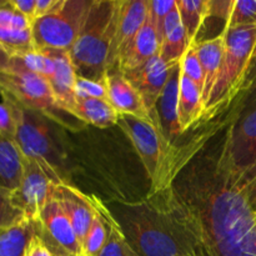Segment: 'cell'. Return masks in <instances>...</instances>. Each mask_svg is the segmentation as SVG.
<instances>
[{"instance_id":"2","label":"cell","mask_w":256,"mask_h":256,"mask_svg":"<svg viewBox=\"0 0 256 256\" xmlns=\"http://www.w3.org/2000/svg\"><path fill=\"white\" fill-rule=\"evenodd\" d=\"M119 0H92L82 30L69 52L78 76L104 79L116 32Z\"/></svg>"},{"instance_id":"30","label":"cell","mask_w":256,"mask_h":256,"mask_svg":"<svg viewBox=\"0 0 256 256\" xmlns=\"http://www.w3.org/2000/svg\"><path fill=\"white\" fill-rule=\"evenodd\" d=\"M182 70L189 79H192L198 86L204 92V72H202V64H200L199 56L196 52V44L189 45L185 52L184 56L182 58Z\"/></svg>"},{"instance_id":"11","label":"cell","mask_w":256,"mask_h":256,"mask_svg":"<svg viewBox=\"0 0 256 256\" xmlns=\"http://www.w3.org/2000/svg\"><path fill=\"white\" fill-rule=\"evenodd\" d=\"M149 0H119L116 32L109 58V70L116 69L119 60L130 49L148 19Z\"/></svg>"},{"instance_id":"6","label":"cell","mask_w":256,"mask_h":256,"mask_svg":"<svg viewBox=\"0 0 256 256\" xmlns=\"http://www.w3.org/2000/svg\"><path fill=\"white\" fill-rule=\"evenodd\" d=\"M242 100L218 154L220 168L239 184L256 169V89Z\"/></svg>"},{"instance_id":"13","label":"cell","mask_w":256,"mask_h":256,"mask_svg":"<svg viewBox=\"0 0 256 256\" xmlns=\"http://www.w3.org/2000/svg\"><path fill=\"white\" fill-rule=\"evenodd\" d=\"M52 196L58 200L62 209L69 218L75 234L82 245L95 215L92 196L82 194L69 182H60L55 185Z\"/></svg>"},{"instance_id":"14","label":"cell","mask_w":256,"mask_h":256,"mask_svg":"<svg viewBox=\"0 0 256 256\" xmlns=\"http://www.w3.org/2000/svg\"><path fill=\"white\" fill-rule=\"evenodd\" d=\"M106 84L109 102L116 110L118 114L132 115L152 122L142 95L122 72L118 69L108 72Z\"/></svg>"},{"instance_id":"35","label":"cell","mask_w":256,"mask_h":256,"mask_svg":"<svg viewBox=\"0 0 256 256\" xmlns=\"http://www.w3.org/2000/svg\"><path fill=\"white\" fill-rule=\"evenodd\" d=\"M240 186L245 199L249 202L254 214H256V169L240 184Z\"/></svg>"},{"instance_id":"36","label":"cell","mask_w":256,"mask_h":256,"mask_svg":"<svg viewBox=\"0 0 256 256\" xmlns=\"http://www.w3.org/2000/svg\"><path fill=\"white\" fill-rule=\"evenodd\" d=\"M10 4L24 16L32 22L35 20V6H36V0H10Z\"/></svg>"},{"instance_id":"4","label":"cell","mask_w":256,"mask_h":256,"mask_svg":"<svg viewBox=\"0 0 256 256\" xmlns=\"http://www.w3.org/2000/svg\"><path fill=\"white\" fill-rule=\"evenodd\" d=\"M222 32L225 35L224 59L216 82L205 104L204 118L215 115L238 96L256 46V25L225 26Z\"/></svg>"},{"instance_id":"29","label":"cell","mask_w":256,"mask_h":256,"mask_svg":"<svg viewBox=\"0 0 256 256\" xmlns=\"http://www.w3.org/2000/svg\"><path fill=\"white\" fill-rule=\"evenodd\" d=\"M256 25V0H234L232 15L226 26Z\"/></svg>"},{"instance_id":"25","label":"cell","mask_w":256,"mask_h":256,"mask_svg":"<svg viewBox=\"0 0 256 256\" xmlns=\"http://www.w3.org/2000/svg\"><path fill=\"white\" fill-rule=\"evenodd\" d=\"M92 204H94V220L90 226L89 232H88L86 236H85L84 242L82 245V256H98L104 249L105 244L108 242V226L105 222L104 218L100 214L98 208L95 206L94 199H92Z\"/></svg>"},{"instance_id":"24","label":"cell","mask_w":256,"mask_h":256,"mask_svg":"<svg viewBox=\"0 0 256 256\" xmlns=\"http://www.w3.org/2000/svg\"><path fill=\"white\" fill-rule=\"evenodd\" d=\"M210 0H176L188 44H198V36L209 16Z\"/></svg>"},{"instance_id":"7","label":"cell","mask_w":256,"mask_h":256,"mask_svg":"<svg viewBox=\"0 0 256 256\" xmlns=\"http://www.w3.org/2000/svg\"><path fill=\"white\" fill-rule=\"evenodd\" d=\"M92 0H60L45 16L32 22L36 50L70 52L82 30Z\"/></svg>"},{"instance_id":"22","label":"cell","mask_w":256,"mask_h":256,"mask_svg":"<svg viewBox=\"0 0 256 256\" xmlns=\"http://www.w3.org/2000/svg\"><path fill=\"white\" fill-rule=\"evenodd\" d=\"M95 202V206L100 212V214L104 218L108 226V242L105 244L104 249L102 250L98 256H140L136 250L130 245L122 225L118 222L116 218L108 210L104 202L96 196H92Z\"/></svg>"},{"instance_id":"33","label":"cell","mask_w":256,"mask_h":256,"mask_svg":"<svg viewBox=\"0 0 256 256\" xmlns=\"http://www.w3.org/2000/svg\"><path fill=\"white\" fill-rule=\"evenodd\" d=\"M256 89V46L254 49V52L252 55V59L249 62V66H248L246 72H245V76L242 79V85H240L239 89V99L244 98L245 95H248L249 92H252V90ZM236 96V98H238Z\"/></svg>"},{"instance_id":"38","label":"cell","mask_w":256,"mask_h":256,"mask_svg":"<svg viewBox=\"0 0 256 256\" xmlns=\"http://www.w3.org/2000/svg\"><path fill=\"white\" fill-rule=\"evenodd\" d=\"M188 256H210L209 252H206V249L204 248V245L200 242L199 240V236H198V244H196V248H195V250L192 252H190Z\"/></svg>"},{"instance_id":"21","label":"cell","mask_w":256,"mask_h":256,"mask_svg":"<svg viewBox=\"0 0 256 256\" xmlns=\"http://www.w3.org/2000/svg\"><path fill=\"white\" fill-rule=\"evenodd\" d=\"M24 156L16 142L0 135V186L18 189L22 175Z\"/></svg>"},{"instance_id":"17","label":"cell","mask_w":256,"mask_h":256,"mask_svg":"<svg viewBox=\"0 0 256 256\" xmlns=\"http://www.w3.org/2000/svg\"><path fill=\"white\" fill-rule=\"evenodd\" d=\"M225 49V35L224 32H220L212 39L202 40L196 44L198 56H199L200 64H202V72H204V92H202V100H204V108L209 99L212 90L219 76L220 69H222V59H224Z\"/></svg>"},{"instance_id":"39","label":"cell","mask_w":256,"mask_h":256,"mask_svg":"<svg viewBox=\"0 0 256 256\" xmlns=\"http://www.w3.org/2000/svg\"><path fill=\"white\" fill-rule=\"evenodd\" d=\"M10 59H12V56H10V55L8 54V52H5L2 46H0V69L8 66Z\"/></svg>"},{"instance_id":"34","label":"cell","mask_w":256,"mask_h":256,"mask_svg":"<svg viewBox=\"0 0 256 256\" xmlns=\"http://www.w3.org/2000/svg\"><path fill=\"white\" fill-rule=\"evenodd\" d=\"M24 256H54V254L49 249L46 242L42 240V238L38 232H35L30 242H28Z\"/></svg>"},{"instance_id":"20","label":"cell","mask_w":256,"mask_h":256,"mask_svg":"<svg viewBox=\"0 0 256 256\" xmlns=\"http://www.w3.org/2000/svg\"><path fill=\"white\" fill-rule=\"evenodd\" d=\"M72 116L85 124L106 129L118 125L119 114L106 100L76 98L72 110Z\"/></svg>"},{"instance_id":"5","label":"cell","mask_w":256,"mask_h":256,"mask_svg":"<svg viewBox=\"0 0 256 256\" xmlns=\"http://www.w3.org/2000/svg\"><path fill=\"white\" fill-rule=\"evenodd\" d=\"M0 92L12 98L22 106L40 112L50 122L66 129H78L68 118L69 114L58 106L50 82L42 75L28 70L18 58L12 56L8 66L0 69Z\"/></svg>"},{"instance_id":"28","label":"cell","mask_w":256,"mask_h":256,"mask_svg":"<svg viewBox=\"0 0 256 256\" xmlns=\"http://www.w3.org/2000/svg\"><path fill=\"white\" fill-rule=\"evenodd\" d=\"M75 95L82 99H99L109 102L106 76L100 80L78 76L75 82Z\"/></svg>"},{"instance_id":"10","label":"cell","mask_w":256,"mask_h":256,"mask_svg":"<svg viewBox=\"0 0 256 256\" xmlns=\"http://www.w3.org/2000/svg\"><path fill=\"white\" fill-rule=\"evenodd\" d=\"M55 185L56 182L36 162L24 158L22 180L12 192V202L28 219L36 222L42 208L52 196Z\"/></svg>"},{"instance_id":"32","label":"cell","mask_w":256,"mask_h":256,"mask_svg":"<svg viewBox=\"0 0 256 256\" xmlns=\"http://www.w3.org/2000/svg\"><path fill=\"white\" fill-rule=\"evenodd\" d=\"M15 134H16V122L14 114L6 102H0V135L15 142Z\"/></svg>"},{"instance_id":"37","label":"cell","mask_w":256,"mask_h":256,"mask_svg":"<svg viewBox=\"0 0 256 256\" xmlns=\"http://www.w3.org/2000/svg\"><path fill=\"white\" fill-rule=\"evenodd\" d=\"M59 2L60 0H36V6H35V20L49 14V12L56 6Z\"/></svg>"},{"instance_id":"40","label":"cell","mask_w":256,"mask_h":256,"mask_svg":"<svg viewBox=\"0 0 256 256\" xmlns=\"http://www.w3.org/2000/svg\"><path fill=\"white\" fill-rule=\"evenodd\" d=\"M255 222H256V214H255Z\"/></svg>"},{"instance_id":"16","label":"cell","mask_w":256,"mask_h":256,"mask_svg":"<svg viewBox=\"0 0 256 256\" xmlns=\"http://www.w3.org/2000/svg\"><path fill=\"white\" fill-rule=\"evenodd\" d=\"M160 52V40L158 32L152 25V20L148 19L144 26L135 38L134 42L124 54V56L119 60L116 69L122 72H129L138 68L146 64L149 60L159 55Z\"/></svg>"},{"instance_id":"8","label":"cell","mask_w":256,"mask_h":256,"mask_svg":"<svg viewBox=\"0 0 256 256\" xmlns=\"http://www.w3.org/2000/svg\"><path fill=\"white\" fill-rule=\"evenodd\" d=\"M118 125L132 142L152 180V186H154L162 174L165 160V148L159 130L152 122L128 114H119Z\"/></svg>"},{"instance_id":"23","label":"cell","mask_w":256,"mask_h":256,"mask_svg":"<svg viewBox=\"0 0 256 256\" xmlns=\"http://www.w3.org/2000/svg\"><path fill=\"white\" fill-rule=\"evenodd\" d=\"M36 232V224L25 218L12 226L0 229V256H24L28 242Z\"/></svg>"},{"instance_id":"12","label":"cell","mask_w":256,"mask_h":256,"mask_svg":"<svg viewBox=\"0 0 256 256\" xmlns=\"http://www.w3.org/2000/svg\"><path fill=\"white\" fill-rule=\"evenodd\" d=\"M178 62H166L156 55L142 66L129 72H122L142 95L144 104L155 125L156 104L169 80L170 74Z\"/></svg>"},{"instance_id":"27","label":"cell","mask_w":256,"mask_h":256,"mask_svg":"<svg viewBox=\"0 0 256 256\" xmlns=\"http://www.w3.org/2000/svg\"><path fill=\"white\" fill-rule=\"evenodd\" d=\"M25 215L12 202V192L0 186V229L12 226L25 219Z\"/></svg>"},{"instance_id":"1","label":"cell","mask_w":256,"mask_h":256,"mask_svg":"<svg viewBox=\"0 0 256 256\" xmlns=\"http://www.w3.org/2000/svg\"><path fill=\"white\" fill-rule=\"evenodd\" d=\"M172 186L210 256H256L255 214L218 155L185 165Z\"/></svg>"},{"instance_id":"3","label":"cell","mask_w":256,"mask_h":256,"mask_svg":"<svg viewBox=\"0 0 256 256\" xmlns=\"http://www.w3.org/2000/svg\"><path fill=\"white\" fill-rule=\"evenodd\" d=\"M16 122L15 142L22 156L36 162L56 184L68 182L65 155L58 146L50 120L40 112L22 106L12 98L0 92Z\"/></svg>"},{"instance_id":"18","label":"cell","mask_w":256,"mask_h":256,"mask_svg":"<svg viewBox=\"0 0 256 256\" xmlns=\"http://www.w3.org/2000/svg\"><path fill=\"white\" fill-rule=\"evenodd\" d=\"M182 65V64H180ZM205 108L202 100V92L192 79L182 70L179 88V102H178V119L182 132L194 126L204 118Z\"/></svg>"},{"instance_id":"26","label":"cell","mask_w":256,"mask_h":256,"mask_svg":"<svg viewBox=\"0 0 256 256\" xmlns=\"http://www.w3.org/2000/svg\"><path fill=\"white\" fill-rule=\"evenodd\" d=\"M19 59V62L30 72H35L38 75H42V78L49 82L55 72V62L52 55L44 50H35V52H28L22 56H15Z\"/></svg>"},{"instance_id":"9","label":"cell","mask_w":256,"mask_h":256,"mask_svg":"<svg viewBox=\"0 0 256 256\" xmlns=\"http://www.w3.org/2000/svg\"><path fill=\"white\" fill-rule=\"evenodd\" d=\"M35 224L36 232L54 256H82V244L74 228L54 196L42 208Z\"/></svg>"},{"instance_id":"31","label":"cell","mask_w":256,"mask_h":256,"mask_svg":"<svg viewBox=\"0 0 256 256\" xmlns=\"http://www.w3.org/2000/svg\"><path fill=\"white\" fill-rule=\"evenodd\" d=\"M176 0H166V2H159V0H149V19L152 20L155 30L159 36L160 45H162V28H164V22L169 12L174 9Z\"/></svg>"},{"instance_id":"19","label":"cell","mask_w":256,"mask_h":256,"mask_svg":"<svg viewBox=\"0 0 256 256\" xmlns=\"http://www.w3.org/2000/svg\"><path fill=\"white\" fill-rule=\"evenodd\" d=\"M188 46L189 44H188L186 34L182 26L179 9L175 4L174 9L169 12L164 22L159 55L164 62H178L184 56Z\"/></svg>"},{"instance_id":"15","label":"cell","mask_w":256,"mask_h":256,"mask_svg":"<svg viewBox=\"0 0 256 256\" xmlns=\"http://www.w3.org/2000/svg\"><path fill=\"white\" fill-rule=\"evenodd\" d=\"M44 52H49L55 62L54 75L49 80V82L58 106L62 112L72 115V110L76 102L75 82H76L78 74L69 52H65V50H44Z\"/></svg>"}]
</instances>
